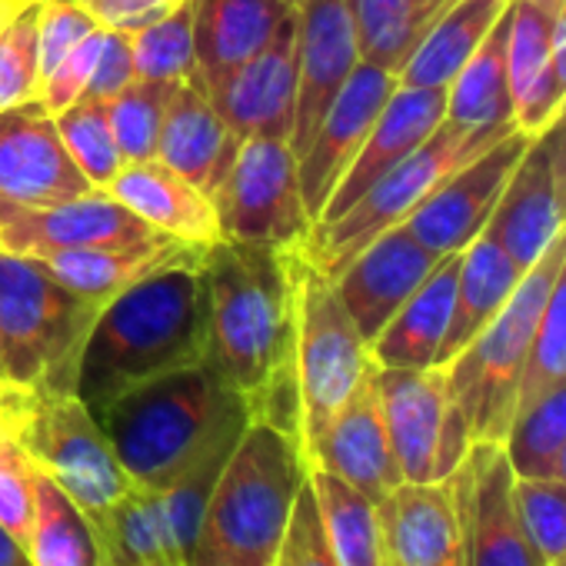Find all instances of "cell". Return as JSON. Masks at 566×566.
I'll list each match as a JSON object with an SVG mask.
<instances>
[{
  "instance_id": "37",
  "label": "cell",
  "mask_w": 566,
  "mask_h": 566,
  "mask_svg": "<svg viewBox=\"0 0 566 566\" xmlns=\"http://www.w3.org/2000/svg\"><path fill=\"white\" fill-rule=\"evenodd\" d=\"M566 447V380L543 390L513 413L503 437L506 460L520 480H553Z\"/></svg>"
},
{
  "instance_id": "58",
  "label": "cell",
  "mask_w": 566,
  "mask_h": 566,
  "mask_svg": "<svg viewBox=\"0 0 566 566\" xmlns=\"http://www.w3.org/2000/svg\"><path fill=\"white\" fill-rule=\"evenodd\" d=\"M0 417H4V420H11V423H14V417H18V413H8V410H0Z\"/></svg>"
},
{
  "instance_id": "9",
  "label": "cell",
  "mask_w": 566,
  "mask_h": 566,
  "mask_svg": "<svg viewBox=\"0 0 566 566\" xmlns=\"http://www.w3.org/2000/svg\"><path fill=\"white\" fill-rule=\"evenodd\" d=\"M510 130L516 127L510 124L493 130H470L443 117V124L410 157L390 167L350 210H344L331 223H317L307 243L301 247L304 256L334 280L370 240L403 223L457 167L470 164L476 154L493 147Z\"/></svg>"
},
{
  "instance_id": "24",
  "label": "cell",
  "mask_w": 566,
  "mask_h": 566,
  "mask_svg": "<svg viewBox=\"0 0 566 566\" xmlns=\"http://www.w3.org/2000/svg\"><path fill=\"white\" fill-rule=\"evenodd\" d=\"M240 144L243 140L233 137V130L223 124V117L217 114V107L197 74L170 91L154 160L177 170L193 187H200L207 197H213V190L227 177Z\"/></svg>"
},
{
  "instance_id": "28",
  "label": "cell",
  "mask_w": 566,
  "mask_h": 566,
  "mask_svg": "<svg viewBox=\"0 0 566 566\" xmlns=\"http://www.w3.org/2000/svg\"><path fill=\"white\" fill-rule=\"evenodd\" d=\"M200 247L174 240L167 233H154L137 243H107V247H81V250H61L38 256V263L77 297L91 304H107L137 280H144L154 270H164L177 260H187Z\"/></svg>"
},
{
  "instance_id": "21",
  "label": "cell",
  "mask_w": 566,
  "mask_h": 566,
  "mask_svg": "<svg viewBox=\"0 0 566 566\" xmlns=\"http://www.w3.org/2000/svg\"><path fill=\"white\" fill-rule=\"evenodd\" d=\"M384 566H463V526L450 476L400 483L377 503Z\"/></svg>"
},
{
  "instance_id": "23",
  "label": "cell",
  "mask_w": 566,
  "mask_h": 566,
  "mask_svg": "<svg viewBox=\"0 0 566 566\" xmlns=\"http://www.w3.org/2000/svg\"><path fill=\"white\" fill-rule=\"evenodd\" d=\"M447 117V87H403L390 94L384 104L377 124L370 127L360 154L340 177L337 190L331 193L324 213L317 223L337 220L344 210H350L390 167H397L403 157H410Z\"/></svg>"
},
{
  "instance_id": "22",
  "label": "cell",
  "mask_w": 566,
  "mask_h": 566,
  "mask_svg": "<svg viewBox=\"0 0 566 566\" xmlns=\"http://www.w3.org/2000/svg\"><path fill=\"white\" fill-rule=\"evenodd\" d=\"M307 467H321L347 480L374 503H380L394 486L403 483L380 410L377 367L367 374L357 394L340 407V413L327 423L321 440L311 447Z\"/></svg>"
},
{
  "instance_id": "40",
  "label": "cell",
  "mask_w": 566,
  "mask_h": 566,
  "mask_svg": "<svg viewBox=\"0 0 566 566\" xmlns=\"http://www.w3.org/2000/svg\"><path fill=\"white\" fill-rule=\"evenodd\" d=\"M563 380H566V253L556 266V276L549 283V294H546L543 311H539L533 350H530L526 370L520 377L513 413Z\"/></svg>"
},
{
  "instance_id": "41",
  "label": "cell",
  "mask_w": 566,
  "mask_h": 566,
  "mask_svg": "<svg viewBox=\"0 0 566 566\" xmlns=\"http://www.w3.org/2000/svg\"><path fill=\"white\" fill-rule=\"evenodd\" d=\"M38 14L41 0H14L0 18V111L34 101L41 91Z\"/></svg>"
},
{
  "instance_id": "30",
  "label": "cell",
  "mask_w": 566,
  "mask_h": 566,
  "mask_svg": "<svg viewBox=\"0 0 566 566\" xmlns=\"http://www.w3.org/2000/svg\"><path fill=\"white\" fill-rule=\"evenodd\" d=\"M457 266H460V253L443 256L433 266V273L413 291V297L374 337L370 357L377 367L427 370L440 364V347L453 317Z\"/></svg>"
},
{
  "instance_id": "20",
  "label": "cell",
  "mask_w": 566,
  "mask_h": 566,
  "mask_svg": "<svg viewBox=\"0 0 566 566\" xmlns=\"http://www.w3.org/2000/svg\"><path fill=\"white\" fill-rule=\"evenodd\" d=\"M443 256L427 250L407 223L384 230L370 240L337 276L334 291L367 344L390 324V317L413 297Z\"/></svg>"
},
{
  "instance_id": "13",
  "label": "cell",
  "mask_w": 566,
  "mask_h": 566,
  "mask_svg": "<svg viewBox=\"0 0 566 566\" xmlns=\"http://www.w3.org/2000/svg\"><path fill=\"white\" fill-rule=\"evenodd\" d=\"M450 483L463 526V566H546L523 530L503 443H473Z\"/></svg>"
},
{
  "instance_id": "33",
  "label": "cell",
  "mask_w": 566,
  "mask_h": 566,
  "mask_svg": "<svg viewBox=\"0 0 566 566\" xmlns=\"http://www.w3.org/2000/svg\"><path fill=\"white\" fill-rule=\"evenodd\" d=\"M506 11L500 14V21L483 38L476 54L460 67V74L447 87V120L457 127L493 130L513 124L510 74H506V34H510Z\"/></svg>"
},
{
  "instance_id": "18",
  "label": "cell",
  "mask_w": 566,
  "mask_h": 566,
  "mask_svg": "<svg viewBox=\"0 0 566 566\" xmlns=\"http://www.w3.org/2000/svg\"><path fill=\"white\" fill-rule=\"evenodd\" d=\"M223 124L240 140H287L297 107V11L233 74L207 91Z\"/></svg>"
},
{
  "instance_id": "4",
  "label": "cell",
  "mask_w": 566,
  "mask_h": 566,
  "mask_svg": "<svg viewBox=\"0 0 566 566\" xmlns=\"http://www.w3.org/2000/svg\"><path fill=\"white\" fill-rule=\"evenodd\" d=\"M307 473L291 433L250 420L213 483L187 566H273Z\"/></svg>"
},
{
  "instance_id": "34",
  "label": "cell",
  "mask_w": 566,
  "mask_h": 566,
  "mask_svg": "<svg viewBox=\"0 0 566 566\" xmlns=\"http://www.w3.org/2000/svg\"><path fill=\"white\" fill-rule=\"evenodd\" d=\"M450 4L453 0H350L360 61L397 77Z\"/></svg>"
},
{
  "instance_id": "59",
  "label": "cell",
  "mask_w": 566,
  "mask_h": 566,
  "mask_svg": "<svg viewBox=\"0 0 566 566\" xmlns=\"http://www.w3.org/2000/svg\"><path fill=\"white\" fill-rule=\"evenodd\" d=\"M134 566H167V563H134Z\"/></svg>"
},
{
  "instance_id": "35",
  "label": "cell",
  "mask_w": 566,
  "mask_h": 566,
  "mask_svg": "<svg viewBox=\"0 0 566 566\" xmlns=\"http://www.w3.org/2000/svg\"><path fill=\"white\" fill-rule=\"evenodd\" d=\"M307 483L314 490L327 543L337 553L340 566H384L377 503L321 467H311Z\"/></svg>"
},
{
  "instance_id": "57",
  "label": "cell",
  "mask_w": 566,
  "mask_h": 566,
  "mask_svg": "<svg viewBox=\"0 0 566 566\" xmlns=\"http://www.w3.org/2000/svg\"><path fill=\"white\" fill-rule=\"evenodd\" d=\"M283 4H287V8H294V11H297V8L304 4V0H283Z\"/></svg>"
},
{
  "instance_id": "45",
  "label": "cell",
  "mask_w": 566,
  "mask_h": 566,
  "mask_svg": "<svg viewBox=\"0 0 566 566\" xmlns=\"http://www.w3.org/2000/svg\"><path fill=\"white\" fill-rule=\"evenodd\" d=\"M273 566H340L337 553L327 543L311 483H304V490L297 493V503L287 520V530H283Z\"/></svg>"
},
{
  "instance_id": "43",
  "label": "cell",
  "mask_w": 566,
  "mask_h": 566,
  "mask_svg": "<svg viewBox=\"0 0 566 566\" xmlns=\"http://www.w3.org/2000/svg\"><path fill=\"white\" fill-rule=\"evenodd\" d=\"M523 530L546 566L566 559V483L563 480H520L513 486Z\"/></svg>"
},
{
  "instance_id": "27",
  "label": "cell",
  "mask_w": 566,
  "mask_h": 566,
  "mask_svg": "<svg viewBox=\"0 0 566 566\" xmlns=\"http://www.w3.org/2000/svg\"><path fill=\"white\" fill-rule=\"evenodd\" d=\"M107 193L144 223H150L157 233L193 247H210L220 240L213 200L160 160L124 164L120 174L107 184Z\"/></svg>"
},
{
  "instance_id": "42",
  "label": "cell",
  "mask_w": 566,
  "mask_h": 566,
  "mask_svg": "<svg viewBox=\"0 0 566 566\" xmlns=\"http://www.w3.org/2000/svg\"><path fill=\"white\" fill-rule=\"evenodd\" d=\"M177 84H154V81H134L127 91L107 101V117L114 140L120 147L124 164L154 160L157 157V137L164 107L170 101V91Z\"/></svg>"
},
{
  "instance_id": "49",
  "label": "cell",
  "mask_w": 566,
  "mask_h": 566,
  "mask_svg": "<svg viewBox=\"0 0 566 566\" xmlns=\"http://www.w3.org/2000/svg\"><path fill=\"white\" fill-rule=\"evenodd\" d=\"M77 4L104 28V31H124L137 34L147 24L167 18L187 0H77Z\"/></svg>"
},
{
  "instance_id": "55",
  "label": "cell",
  "mask_w": 566,
  "mask_h": 566,
  "mask_svg": "<svg viewBox=\"0 0 566 566\" xmlns=\"http://www.w3.org/2000/svg\"><path fill=\"white\" fill-rule=\"evenodd\" d=\"M11 4H14V0H0V18H4V14L11 11Z\"/></svg>"
},
{
  "instance_id": "11",
  "label": "cell",
  "mask_w": 566,
  "mask_h": 566,
  "mask_svg": "<svg viewBox=\"0 0 566 566\" xmlns=\"http://www.w3.org/2000/svg\"><path fill=\"white\" fill-rule=\"evenodd\" d=\"M377 394L400 476L407 483L447 480L470 453L473 437L443 367H377Z\"/></svg>"
},
{
  "instance_id": "15",
  "label": "cell",
  "mask_w": 566,
  "mask_h": 566,
  "mask_svg": "<svg viewBox=\"0 0 566 566\" xmlns=\"http://www.w3.org/2000/svg\"><path fill=\"white\" fill-rule=\"evenodd\" d=\"M157 230L130 213L107 190H91L74 200L24 207L0 200V250L18 256H48L81 247H114L137 243Z\"/></svg>"
},
{
  "instance_id": "38",
  "label": "cell",
  "mask_w": 566,
  "mask_h": 566,
  "mask_svg": "<svg viewBox=\"0 0 566 566\" xmlns=\"http://www.w3.org/2000/svg\"><path fill=\"white\" fill-rule=\"evenodd\" d=\"M134 64L140 81L154 84H184L197 77V48H193V0L170 11L167 18L130 34Z\"/></svg>"
},
{
  "instance_id": "5",
  "label": "cell",
  "mask_w": 566,
  "mask_h": 566,
  "mask_svg": "<svg viewBox=\"0 0 566 566\" xmlns=\"http://www.w3.org/2000/svg\"><path fill=\"white\" fill-rule=\"evenodd\" d=\"M101 314L34 256L0 250V370L28 394L74 390L87 334Z\"/></svg>"
},
{
  "instance_id": "32",
  "label": "cell",
  "mask_w": 566,
  "mask_h": 566,
  "mask_svg": "<svg viewBox=\"0 0 566 566\" xmlns=\"http://www.w3.org/2000/svg\"><path fill=\"white\" fill-rule=\"evenodd\" d=\"M510 0H453L417 44L397 84L403 87H450L460 67L476 54Z\"/></svg>"
},
{
  "instance_id": "2",
  "label": "cell",
  "mask_w": 566,
  "mask_h": 566,
  "mask_svg": "<svg viewBox=\"0 0 566 566\" xmlns=\"http://www.w3.org/2000/svg\"><path fill=\"white\" fill-rule=\"evenodd\" d=\"M203 250V247H200ZM200 250L107 301L87 334L74 394L101 413L134 387L203 364L207 321Z\"/></svg>"
},
{
  "instance_id": "17",
  "label": "cell",
  "mask_w": 566,
  "mask_h": 566,
  "mask_svg": "<svg viewBox=\"0 0 566 566\" xmlns=\"http://www.w3.org/2000/svg\"><path fill=\"white\" fill-rule=\"evenodd\" d=\"M360 64L350 0H304L297 8V107L291 150L301 157L331 104Z\"/></svg>"
},
{
  "instance_id": "50",
  "label": "cell",
  "mask_w": 566,
  "mask_h": 566,
  "mask_svg": "<svg viewBox=\"0 0 566 566\" xmlns=\"http://www.w3.org/2000/svg\"><path fill=\"white\" fill-rule=\"evenodd\" d=\"M536 137L546 147L549 170H553V184H556V197H559V207H563V217H566V104L546 124V130H539Z\"/></svg>"
},
{
  "instance_id": "19",
  "label": "cell",
  "mask_w": 566,
  "mask_h": 566,
  "mask_svg": "<svg viewBox=\"0 0 566 566\" xmlns=\"http://www.w3.org/2000/svg\"><path fill=\"white\" fill-rule=\"evenodd\" d=\"M397 91V77L390 71H380L374 64H357L337 101L331 104L327 117L321 120L311 147L297 157V177L301 193L307 203V213L317 227L331 193L337 190L340 177L360 154L370 127L377 124L384 104Z\"/></svg>"
},
{
  "instance_id": "1",
  "label": "cell",
  "mask_w": 566,
  "mask_h": 566,
  "mask_svg": "<svg viewBox=\"0 0 566 566\" xmlns=\"http://www.w3.org/2000/svg\"><path fill=\"white\" fill-rule=\"evenodd\" d=\"M294 260L297 247L230 237L200 250L207 321L203 364L247 403L250 420L273 423L297 440Z\"/></svg>"
},
{
  "instance_id": "47",
  "label": "cell",
  "mask_w": 566,
  "mask_h": 566,
  "mask_svg": "<svg viewBox=\"0 0 566 566\" xmlns=\"http://www.w3.org/2000/svg\"><path fill=\"white\" fill-rule=\"evenodd\" d=\"M101 44H104V28L94 31L84 44H77L67 57H61L44 77H41V91L38 101L57 117L61 111H67L71 104H77L81 97H87L97 57H101Z\"/></svg>"
},
{
  "instance_id": "7",
  "label": "cell",
  "mask_w": 566,
  "mask_h": 566,
  "mask_svg": "<svg viewBox=\"0 0 566 566\" xmlns=\"http://www.w3.org/2000/svg\"><path fill=\"white\" fill-rule=\"evenodd\" d=\"M297 287V331H294V387H297V440L304 460L321 440L327 423L357 394L377 367L370 344L340 304L334 280L317 270L297 247L294 260Z\"/></svg>"
},
{
  "instance_id": "26",
  "label": "cell",
  "mask_w": 566,
  "mask_h": 566,
  "mask_svg": "<svg viewBox=\"0 0 566 566\" xmlns=\"http://www.w3.org/2000/svg\"><path fill=\"white\" fill-rule=\"evenodd\" d=\"M553 11L556 0H510L506 11V74L513 124L526 137L546 130V124L566 104L553 74Z\"/></svg>"
},
{
  "instance_id": "54",
  "label": "cell",
  "mask_w": 566,
  "mask_h": 566,
  "mask_svg": "<svg viewBox=\"0 0 566 566\" xmlns=\"http://www.w3.org/2000/svg\"><path fill=\"white\" fill-rule=\"evenodd\" d=\"M556 480H563V483H566V447H563L559 463H556Z\"/></svg>"
},
{
  "instance_id": "8",
  "label": "cell",
  "mask_w": 566,
  "mask_h": 566,
  "mask_svg": "<svg viewBox=\"0 0 566 566\" xmlns=\"http://www.w3.org/2000/svg\"><path fill=\"white\" fill-rule=\"evenodd\" d=\"M11 433L38 463V470L77 503L101 546L134 483L91 407L74 390L28 394Z\"/></svg>"
},
{
  "instance_id": "48",
  "label": "cell",
  "mask_w": 566,
  "mask_h": 566,
  "mask_svg": "<svg viewBox=\"0 0 566 566\" xmlns=\"http://www.w3.org/2000/svg\"><path fill=\"white\" fill-rule=\"evenodd\" d=\"M137 77V64H134V44L130 34L124 31H104V44H101V57L87 87V97L94 101H111L120 91H127Z\"/></svg>"
},
{
  "instance_id": "6",
  "label": "cell",
  "mask_w": 566,
  "mask_h": 566,
  "mask_svg": "<svg viewBox=\"0 0 566 566\" xmlns=\"http://www.w3.org/2000/svg\"><path fill=\"white\" fill-rule=\"evenodd\" d=\"M563 253L566 227L549 243V250L520 276L516 291L500 307V314L450 364H443L450 397L460 407L473 443H503L510 430L520 377L526 370L539 311Z\"/></svg>"
},
{
  "instance_id": "3",
  "label": "cell",
  "mask_w": 566,
  "mask_h": 566,
  "mask_svg": "<svg viewBox=\"0 0 566 566\" xmlns=\"http://www.w3.org/2000/svg\"><path fill=\"white\" fill-rule=\"evenodd\" d=\"M94 417L134 490L164 486L217 437L250 423L247 403L217 377L210 364H193L147 380Z\"/></svg>"
},
{
  "instance_id": "12",
  "label": "cell",
  "mask_w": 566,
  "mask_h": 566,
  "mask_svg": "<svg viewBox=\"0 0 566 566\" xmlns=\"http://www.w3.org/2000/svg\"><path fill=\"white\" fill-rule=\"evenodd\" d=\"M220 237L304 247L314 220L307 213L297 157L287 140H243L227 177L213 190Z\"/></svg>"
},
{
  "instance_id": "25",
  "label": "cell",
  "mask_w": 566,
  "mask_h": 566,
  "mask_svg": "<svg viewBox=\"0 0 566 566\" xmlns=\"http://www.w3.org/2000/svg\"><path fill=\"white\" fill-rule=\"evenodd\" d=\"M566 217L556 197L549 157L539 137H533L513 167L490 220L486 230L496 237V243L510 253V260L526 273L546 250L549 243L563 233Z\"/></svg>"
},
{
  "instance_id": "44",
  "label": "cell",
  "mask_w": 566,
  "mask_h": 566,
  "mask_svg": "<svg viewBox=\"0 0 566 566\" xmlns=\"http://www.w3.org/2000/svg\"><path fill=\"white\" fill-rule=\"evenodd\" d=\"M38 463L8 430L0 437V526H4L21 546L28 543L38 496Z\"/></svg>"
},
{
  "instance_id": "52",
  "label": "cell",
  "mask_w": 566,
  "mask_h": 566,
  "mask_svg": "<svg viewBox=\"0 0 566 566\" xmlns=\"http://www.w3.org/2000/svg\"><path fill=\"white\" fill-rule=\"evenodd\" d=\"M0 566H34L28 549L4 526H0Z\"/></svg>"
},
{
  "instance_id": "39",
  "label": "cell",
  "mask_w": 566,
  "mask_h": 566,
  "mask_svg": "<svg viewBox=\"0 0 566 566\" xmlns=\"http://www.w3.org/2000/svg\"><path fill=\"white\" fill-rule=\"evenodd\" d=\"M54 120H57V130L64 137L67 154L74 157L81 174L91 180V187L107 190V184L124 167L120 147L114 140V130H111L107 104L94 101V97H81L67 111H61Z\"/></svg>"
},
{
  "instance_id": "29",
  "label": "cell",
  "mask_w": 566,
  "mask_h": 566,
  "mask_svg": "<svg viewBox=\"0 0 566 566\" xmlns=\"http://www.w3.org/2000/svg\"><path fill=\"white\" fill-rule=\"evenodd\" d=\"M294 14L283 0H193V48L203 87L243 67Z\"/></svg>"
},
{
  "instance_id": "46",
  "label": "cell",
  "mask_w": 566,
  "mask_h": 566,
  "mask_svg": "<svg viewBox=\"0 0 566 566\" xmlns=\"http://www.w3.org/2000/svg\"><path fill=\"white\" fill-rule=\"evenodd\" d=\"M101 24L77 4V0H41L38 14V57H41V77L67 57L77 44H84Z\"/></svg>"
},
{
  "instance_id": "14",
  "label": "cell",
  "mask_w": 566,
  "mask_h": 566,
  "mask_svg": "<svg viewBox=\"0 0 566 566\" xmlns=\"http://www.w3.org/2000/svg\"><path fill=\"white\" fill-rule=\"evenodd\" d=\"M523 130H510L493 147L476 154L470 164L457 167L403 223L407 230L437 256L460 253L490 220L513 167L520 164L526 144Z\"/></svg>"
},
{
  "instance_id": "36",
  "label": "cell",
  "mask_w": 566,
  "mask_h": 566,
  "mask_svg": "<svg viewBox=\"0 0 566 566\" xmlns=\"http://www.w3.org/2000/svg\"><path fill=\"white\" fill-rule=\"evenodd\" d=\"M24 549L34 566H101L91 523L48 473H38L34 520Z\"/></svg>"
},
{
  "instance_id": "61",
  "label": "cell",
  "mask_w": 566,
  "mask_h": 566,
  "mask_svg": "<svg viewBox=\"0 0 566 566\" xmlns=\"http://www.w3.org/2000/svg\"><path fill=\"white\" fill-rule=\"evenodd\" d=\"M0 374H4V370H0Z\"/></svg>"
},
{
  "instance_id": "60",
  "label": "cell",
  "mask_w": 566,
  "mask_h": 566,
  "mask_svg": "<svg viewBox=\"0 0 566 566\" xmlns=\"http://www.w3.org/2000/svg\"><path fill=\"white\" fill-rule=\"evenodd\" d=\"M556 566H566V559H559V563H556Z\"/></svg>"
},
{
  "instance_id": "16",
  "label": "cell",
  "mask_w": 566,
  "mask_h": 566,
  "mask_svg": "<svg viewBox=\"0 0 566 566\" xmlns=\"http://www.w3.org/2000/svg\"><path fill=\"white\" fill-rule=\"evenodd\" d=\"M54 114L34 97L0 111V200L48 207L91 193Z\"/></svg>"
},
{
  "instance_id": "31",
  "label": "cell",
  "mask_w": 566,
  "mask_h": 566,
  "mask_svg": "<svg viewBox=\"0 0 566 566\" xmlns=\"http://www.w3.org/2000/svg\"><path fill=\"white\" fill-rule=\"evenodd\" d=\"M523 270L510 260V253L496 243V237L483 227L463 250L457 266V297L450 331L440 347V364H450L510 301Z\"/></svg>"
},
{
  "instance_id": "53",
  "label": "cell",
  "mask_w": 566,
  "mask_h": 566,
  "mask_svg": "<svg viewBox=\"0 0 566 566\" xmlns=\"http://www.w3.org/2000/svg\"><path fill=\"white\" fill-rule=\"evenodd\" d=\"M24 400H28V390L14 387V384L4 377V374H0V410H8V413H21Z\"/></svg>"
},
{
  "instance_id": "51",
  "label": "cell",
  "mask_w": 566,
  "mask_h": 566,
  "mask_svg": "<svg viewBox=\"0 0 566 566\" xmlns=\"http://www.w3.org/2000/svg\"><path fill=\"white\" fill-rule=\"evenodd\" d=\"M553 74L566 97V0H556L553 11Z\"/></svg>"
},
{
  "instance_id": "56",
  "label": "cell",
  "mask_w": 566,
  "mask_h": 566,
  "mask_svg": "<svg viewBox=\"0 0 566 566\" xmlns=\"http://www.w3.org/2000/svg\"><path fill=\"white\" fill-rule=\"evenodd\" d=\"M11 430V420H4V417H0V437H4Z\"/></svg>"
},
{
  "instance_id": "10",
  "label": "cell",
  "mask_w": 566,
  "mask_h": 566,
  "mask_svg": "<svg viewBox=\"0 0 566 566\" xmlns=\"http://www.w3.org/2000/svg\"><path fill=\"white\" fill-rule=\"evenodd\" d=\"M240 430L217 437L184 473L154 490H130L101 539V566L167 563L187 566L213 483L237 447Z\"/></svg>"
}]
</instances>
